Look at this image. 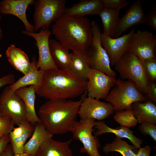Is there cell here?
<instances>
[{"instance_id":"obj_1","label":"cell","mask_w":156,"mask_h":156,"mask_svg":"<svg viewBox=\"0 0 156 156\" xmlns=\"http://www.w3.org/2000/svg\"><path fill=\"white\" fill-rule=\"evenodd\" d=\"M86 91L78 101L71 99L48 100L38 112L40 122L51 134L59 135L70 131L77 122L79 107Z\"/></svg>"},{"instance_id":"obj_2","label":"cell","mask_w":156,"mask_h":156,"mask_svg":"<svg viewBox=\"0 0 156 156\" xmlns=\"http://www.w3.org/2000/svg\"><path fill=\"white\" fill-rule=\"evenodd\" d=\"M87 81L69 70L50 69L44 71L36 94L48 100L70 99L83 94L86 91Z\"/></svg>"},{"instance_id":"obj_3","label":"cell","mask_w":156,"mask_h":156,"mask_svg":"<svg viewBox=\"0 0 156 156\" xmlns=\"http://www.w3.org/2000/svg\"><path fill=\"white\" fill-rule=\"evenodd\" d=\"M52 34L72 51L85 54L93 38L91 23L86 17H75L63 13L52 26Z\"/></svg>"},{"instance_id":"obj_4","label":"cell","mask_w":156,"mask_h":156,"mask_svg":"<svg viewBox=\"0 0 156 156\" xmlns=\"http://www.w3.org/2000/svg\"><path fill=\"white\" fill-rule=\"evenodd\" d=\"M113 89L105 101L111 104L116 112L132 109V104L136 102L143 103L147 100L132 81L117 79Z\"/></svg>"},{"instance_id":"obj_5","label":"cell","mask_w":156,"mask_h":156,"mask_svg":"<svg viewBox=\"0 0 156 156\" xmlns=\"http://www.w3.org/2000/svg\"><path fill=\"white\" fill-rule=\"evenodd\" d=\"M114 66L121 79L132 81L141 93L145 94L149 80L142 61L127 51Z\"/></svg>"},{"instance_id":"obj_6","label":"cell","mask_w":156,"mask_h":156,"mask_svg":"<svg viewBox=\"0 0 156 156\" xmlns=\"http://www.w3.org/2000/svg\"><path fill=\"white\" fill-rule=\"evenodd\" d=\"M91 23L93 38L90 47L84 54L87 63L91 69L115 77L116 73L111 68L108 55L101 44L100 27L94 21Z\"/></svg>"},{"instance_id":"obj_7","label":"cell","mask_w":156,"mask_h":156,"mask_svg":"<svg viewBox=\"0 0 156 156\" xmlns=\"http://www.w3.org/2000/svg\"><path fill=\"white\" fill-rule=\"evenodd\" d=\"M65 0H37L34 3L33 19L35 31L43 28H49L64 13Z\"/></svg>"},{"instance_id":"obj_8","label":"cell","mask_w":156,"mask_h":156,"mask_svg":"<svg viewBox=\"0 0 156 156\" xmlns=\"http://www.w3.org/2000/svg\"><path fill=\"white\" fill-rule=\"evenodd\" d=\"M0 113L18 125L27 121V110L21 98L10 86L5 88L0 95Z\"/></svg>"},{"instance_id":"obj_9","label":"cell","mask_w":156,"mask_h":156,"mask_svg":"<svg viewBox=\"0 0 156 156\" xmlns=\"http://www.w3.org/2000/svg\"><path fill=\"white\" fill-rule=\"evenodd\" d=\"M95 121L93 119H81L77 121L70 131L73 138L80 141L83 146L80 152L86 153L89 156H101L98 149L100 144L97 136L93 135L92 133L95 130Z\"/></svg>"},{"instance_id":"obj_10","label":"cell","mask_w":156,"mask_h":156,"mask_svg":"<svg viewBox=\"0 0 156 156\" xmlns=\"http://www.w3.org/2000/svg\"><path fill=\"white\" fill-rule=\"evenodd\" d=\"M156 36L147 31L138 30L132 35L128 51L142 61L156 58Z\"/></svg>"},{"instance_id":"obj_11","label":"cell","mask_w":156,"mask_h":156,"mask_svg":"<svg viewBox=\"0 0 156 156\" xmlns=\"http://www.w3.org/2000/svg\"><path fill=\"white\" fill-rule=\"evenodd\" d=\"M86 88L87 96L98 100L105 99L117 80L115 77L92 69L90 70Z\"/></svg>"},{"instance_id":"obj_12","label":"cell","mask_w":156,"mask_h":156,"mask_svg":"<svg viewBox=\"0 0 156 156\" xmlns=\"http://www.w3.org/2000/svg\"><path fill=\"white\" fill-rule=\"evenodd\" d=\"M22 33L33 38L38 50V60L37 68L45 71L58 68L54 63L51 54L49 47V38L52 34L49 28H42L38 33L29 32L23 30Z\"/></svg>"},{"instance_id":"obj_13","label":"cell","mask_w":156,"mask_h":156,"mask_svg":"<svg viewBox=\"0 0 156 156\" xmlns=\"http://www.w3.org/2000/svg\"><path fill=\"white\" fill-rule=\"evenodd\" d=\"M114 112L109 103L100 101L90 97H84L79 107L78 115L81 119H93L98 120L108 118Z\"/></svg>"},{"instance_id":"obj_14","label":"cell","mask_w":156,"mask_h":156,"mask_svg":"<svg viewBox=\"0 0 156 156\" xmlns=\"http://www.w3.org/2000/svg\"><path fill=\"white\" fill-rule=\"evenodd\" d=\"M135 29L128 34L113 38L101 33L100 40L102 46L106 51L109 58L111 66H114L122 56L128 51L131 38Z\"/></svg>"},{"instance_id":"obj_15","label":"cell","mask_w":156,"mask_h":156,"mask_svg":"<svg viewBox=\"0 0 156 156\" xmlns=\"http://www.w3.org/2000/svg\"><path fill=\"white\" fill-rule=\"evenodd\" d=\"M146 23V15L141 1L137 0L131 5L119 19L111 37L117 38L126 30L135 25Z\"/></svg>"},{"instance_id":"obj_16","label":"cell","mask_w":156,"mask_h":156,"mask_svg":"<svg viewBox=\"0 0 156 156\" xmlns=\"http://www.w3.org/2000/svg\"><path fill=\"white\" fill-rule=\"evenodd\" d=\"M34 0H3L0 2V13L10 14L18 18L23 22L25 30L34 32V26L30 24L27 18L26 11L28 6L34 4Z\"/></svg>"},{"instance_id":"obj_17","label":"cell","mask_w":156,"mask_h":156,"mask_svg":"<svg viewBox=\"0 0 156 156\" xmlns=\"http://www.w3.org/2000/svg\"><path fill=\"white\" fill-rule=\"evenodd\" d=\"M35 125L28 121L19 124L10 133L9 136L14 154L23 153V147L27 139L32 135Z\"/></svg>"},{"instance_id":"obj_18","label":"cell","mask_w":156,"mask_h":156,"mask_svg":"<svg viewBox=\"0 0 156 156\" xmlns=\"http://www.w3.org/2000/svg\"><path fill=\"white\" fill-rule=\"evenodd\" d=\"M73 139L61 142L51 138L44 142L35 156H73L69 145Z\"/></svg>"},{"instance_id":"obj_19","label":"cell","mask_w":156,"mask_h":156,"mask_svg":"<svg viewBox=\"0 0 156 156\" xmlns=\"http://www.w3.org/2000/svg\"><path fill=\"white\" fill-rule=\"evenodd\" d=\"M103 8L101 0H81L70 7L66 8L64 13L73 17H83L86 15H98Z\"/></svg>"},{"instance_id":"obj_20","label":"cell","mask_w":156,"mask_h":156,"mask_svg":"<svg viewBox=\"0 0 156 156\" xmlns=\"http://www.w3.org/2000/svg\"><path fill=\"white\" fill-rule=\"evenodd\" d=\"M94 127V129H97L94 133L97 136L106 133H112L116 137L128 139L138 149L141 148L140 146L143 143V140L136 137L133 134L134 131L131 130L129 128L121 127L112 128L107 126L104 122L100 121H95Z\"/></svg>"},{"instance_id":"obj_21","label":"cell","mask_w":156,"mask_h":156,"mask_svg":"<svg viewBox=\"0 0 156 156\" xmlns=\"http://www.w3.org/2000/svg\"><path fill=\"white\" fill-rule=\"evenodd\" d=\"M15 92L21 98L25 103L27 110V121L34 125L37 122H40L35 108V86L31 85L28 87H21L16 90Z\"/></svg>"},{"instance_id":"obj_22","label":"cell","mask_w":156,"mask_h":156,"mask_svg":"<svg viewBox=\"0 0 156 156\" xmlns=\"http://www.w3.org/2000/svg\"><path fill=\"white\" fill-rule=\"evenodd\" d=\"M49 43L51 57L57 68L69 70L71 61L69 50L53 39H49Z\"/></svg>"},{"instance_id":"obj_23","label":"cell","mask_w":156,"mask_h":156,"mask_svg":"<svg viewBox=\"0 0 156 156\" xmlns=\"http://www.w3.org/2000/svg\"><path fill=\"white\" fill-rule=\"evenodd\" d=\"M50 133L41 122L35 125L33 133L29 141L24 145L23 152L34 156L39 147L45 141L52 138Z\"/></svg>"},{"instance_id":"obj_24","label":"cell","mask_w":156,"mask_h":156,"mask_svg":"<svg viewBox=\"0 0 156 156\" xmlns=\"http://www.w3.org/2000/svg\"><path fill=\"white\" fill-rule=\"evenodd\" d=\"M131 108L138 122L156 125V105L154 103L148 100L143 103L136 102L132 104Z\"/></svg>"},{"instance_id":"obj_25","label":"cell","mask_w":156,"mask_h":156,"mask_svg":"<svg viewBox=\"0 0 156 156\" xmlns=\"http://www.w3.org/2000/svg\"><path fill=\"white\" fill-rule=\"evenodd\" d=\"M37 62L35 57H33L32 66L28 73L10 86L13 91L21 87L33 85L36 92L41 83L44 71L37 68Z\"/></svg>"},{"instance_id":"obj_26","label":"cell","mask_w":156,"mask_h":156,"mask_svg":"<svg viewBox=\"0 0 156 156\" xmlns=\"http://www.w3.org/2000/svg\"><path fill=\"white\" fill-rule=\"evenodd\" d=\"M71 64L69 70L80 78L87 81L91 68L89 66L85 54L72 51L70 53Z\"/></svg>"},{"instance_id":"obj_27","label":"cell","mask_w":156,"mask_h":156,"mask_svg":"<svg viewBox=\"0 0 156 156\" xmlns=\"http://www.w3.org/2000/svg\"><path fill=\"white\" fill-rule=\"evenodd\" d=\"M138 149L133 145H129L122 138L116 137L111 142L105 144L103 147V151L106 153L117 151L122 156H136Z\"/></svg>"},{"instance_id":"obj_28","label":"cell","mask_w":156,"mask_h":156,"mask_svg":"<svg viewBox=\"0 0 156 156\" xmlns=\"http://www.w3.org/2000/svg\"><path fill=\"white\" fill-rule=\"evenodd\" d=\"M119 11L111 9L103 8L99 14L103 25L105 35H112L119 19Z\"/></svg>"},{"instance_id":"obj_29","label":"cell","mask_w":156,"mask_h":156,"mask_svg":"<svg viewBox=\"0 0 156 156\" xmlns=\"http://www.w3.org/2000/svg\"><path fill=\"white\" fill-rule=\"evenodd\" d=\"M114 118L121 127H133L138 123L132 109L117 112Z\"/></svg>"},{"instance_id":"obj_30","label":"cell","mask_w":156,"mask_h":156,"mask_svg":"<svg viewBox=\"0 0 156 156\" xmlns=\"http://www.w3.org/2000/svg\"><path fill=\"white\" fill-rule=\"evenodd\" d=\"M15 55L18 61L27 72L30 70L32 62H30L27 54L21 49L16 47L13 44L9 47Z\"/></svg>"},{"instance_id":"obj_31","label":"cell","mask_w":156,"mask_h":156,"mask_svg":"<svg viewBox=\"0 0 156 156\" xmlns=\"http://www.w3.org/2000/svg\"><path fill=\"white\" fill-rule=\"evenodd\" d=\"M144 68L149 81H156V59L142 61Z\"/></svg>"},{"instance_id":"obj_32","label":"cell","mask_w":156,"mask_h":156,"mask_svg":"<svg viewBox=\"0 0 156 156\" xmlns=\"http://www.w3.org/2000/svg\"><path fill=\"white\" fill-rule=\"evenodd\" d=\"M14 125L9 118L0 113V138L9 134L14 127Z\"/></svg>"},{"instance_id":"obj_33","label":"cell","mask_w":156,"mask_h":156,"mask_svg":"<svg viewBox=\"0 0 156 156\" xmlns=\"http://www.w3.org/2000/svg\"><path fill=\"white\" fill-rule=\"evenodd\" d=\"M103 8L119 11L129 5L126 0H101Z\"/></svg>"},{"instance_id":"obj_34","label":"cell","mask_w":156,"mask_h":156,"mask_svg":"<svg viewBox=\"0 0 156 156\" xmlns=\"http://www.w3.org/2000/svg\"><path fill=\"white\" fill-rule=\"evenodd\" d=\"M6 55L8 61L11 65L18 71L23 73L24 75L27 72L23 66L18 61L15 55L9 47L6 51Z\"/></svg>"},{"instance_id":"obj_35","label":"cell","mask_w":156,"mask_h":156,"mask_svg":"<svg viewBox=\"0 0 156 156\" xmlns=\"http://www.w3.org/2000/svg\"><path fill=\"white\" fill-rule=\"evenodd\" d=\"M139 129L145 135H148L156 141V125L148 123H141Z\"/></svg>"},{"instance_id":"obj_36","label":"cell","mask_w":156,"mask_h":156,"mask_svg":"<svg viewBox=\"0 0 156 156\" xmlns=\"http://www.w3.org/2000/svg\"><path fill=\"white\" fill-rule=\"evenodd\" d=\"M144 94L147 100L156 103V82L149 81Z\"/></svg>"},{"instance_id":"obj_37","label":"cell","mask_w":156,"mask_h":156,"mask_svg":"<svg viewBox=\"0 0 156 156\" xmlns=\"http://www.w3.org/2000/svg\"><path fill=\"white\" fill-rule=\"evenodd\" d=\"M146 23L156 30V6L154 5L151 11L146 15Z\"/></svg>"},{"instance_id":"obj_38","label":"cell","mask_w":156,"mask_h":156,"mask_svg":"<svg viewBox=\"0 0 156 156\" xmlns=\"http://www.w3.org/2000/svg\"><path fill=\"white\" fill-rule=\"evenodd\" d=\"M14 76L12 74H9L0 78V88L8 84L11 85L15 82Z\"/></svg>"},{"instance_id":"obj_39","label":"cell","mask_w":156,"mask_h":156,"mask_svg":"<svg viewBox=\"0 0 156 156\" xmlns=\"http://www.w3.org/2000/svg\"><path fill=\"white\" fill-rule=\"evenodd\" d=\"M10 142L9 134L3 136L0 138V156Z\"/></svg>"},{"instance_id":"obj_40","label":"cell","mask_w":156,"mask_h":156,"mask_svg":"<svg viewBox=\"0 0 156 156\" xmlns=\"http://www.w3.org/2000/svg\"><path fill=\"white\" fill-rule=\"evenodd\" d=\"M136 156H150L151 148L148 146L138 149Z\"/></svg>"},{"instance_id":"obj_41","label":"cell","mask_w":156,"mask_h":156,"mask_svg":"<svg viewBox=\"0 0 156 156\" xmlns=\"http://www.w3.org/2000/svg\"><path fill=\"white\" fill-rule=\"evenodd\" d=\"M14 154L11 145L8 144L1 156H13Z\"/></svg>"},{"instance_id":"obj_42","label":"cell","mask_w":156,"mask_h":156,"mask_svg":"<svg viewBox=\"0 0 156 156\" xmlns=\"http://www.w3.org/2000/svg\"><path fill=\"white\" fill-rule=\"evenodd\" d=\"M13 156H34L31 155L26 153H21L14 154Z\"/></svg>"},{"instance_id":"obj_43","label":"cell","mask_w":156,"mask_h":156,"mask_svg":"<svg viewBox=\"0 0 156 156\" xmlns=\"http://www.w3.org/2000/svg\"><path fill=\"white\" fill-rule=\"evenodd\" d=\"M1 17L0 15V20H1ZM3 37L2 32V29L0 27V40H1Z\"/></svg>"},{"instance_id":"obj_44","label":"cell","mask_w":156,"mask_h":156,"mask_svg":"<svg viewBox=\"0 0 156 156\" xmlns=\"http://www.w3.org/2000/svg\"><path fill=\"white\" fill-rule=\"evenodd\" d=\"M2 55L1 54H0V58L2 57Z\"/></svg>"}]
</instances>
